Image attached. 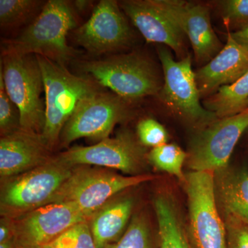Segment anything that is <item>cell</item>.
Returning <instances> with one entry per match:
<instances>
[{
    "mask_svg": "<svg viewBox=\"0 0 248 248\" xmlns=\"http://www.w3.org/2000/svg\"><path fill=\"white\" fill-rule=\"evenodd\" d=\"M187 197L189 232L196 248H228L224 221L217 207L215 172L191 171L183 181Z\"/></svg>",
    "mask_w": 248,
    "mask_h": 248,
    "instance_id": "7",
    "label": "cell"
},
{
    "mask_svg": "<svg viewBox=\"0 0 248 248\" xmlns=\"http://www.w3.org/2000/svg\"><path fill=\"white\" fill-rule=\"evenodd\" d=\"M221 8L227 29L240 31L248 27V0L223 1Z\"/></svg>",
    "mask_w": 248,
    "mask_h": 248,
    "instance_id": "28",
    "label": "cell"
},
{
    "mask_svg": "<svg viewBox=\"0 0 248 248\" xmlns=\"http://www.w3.org/2000/svg\"><path fill=\"white\" fill-rule=\"evenodd\" d=\"M89 219L69 204H46L12 218L14 242L18 248H42L72 226Z\"/></svg>",
    "mask_w": 248,
    "mask_h": 248,
    "instance_id": "12",
    "label": "cell"
},
{
    "mask_svg": "<svg viewBox=\"0 0 248 248\" xmlns=\"http://www.w3.org/2000/svg\"><path fill=\"white\" fill-rule=\"evenodd\" d=\"M119 4L147 42L163 44L183 55L184 34L155 0H125Z\"/></svg>",
    "mask_w": 248,
    "mask_h": 248,
    "instance_id": "16",
    "label": "cell"
},
{
    "mask_svg": "<svg viewBox=\"0 0 248 248\" xmlns=\"http://www.w3.org/2000/svg\"><path fill=\"white\" fill-rule=\"evenodd\" d=\"M1 68L6 92L19 110L21 129L42 135L46 104L41 96L45 84L37 57L3 52Z\"/></svg>",
    "mask_w": 248,
    "mask_h": 248,
    "instance_id": "6",
    "label": "cell"
},
{
    "mask_svg": "<svg viewBox=\"0 0 248 248\" xmlns=\"http://www.w3.org/2000/svg\"><path fill=\"white\" fill-rule=\"evenodd\" d=\"M128 102L102 90L85 99L62 130L60 145L66 147L81 138L101 141L108 138L117 124L130 115Z\"/></svg>",
    "mask_w": 248,
    "mask_h": 248,
    "instance_id": "10",
    "label": "cell"
},
{
    "mask_svg": "<svg viewBox=\"0 0 248 248\" xmlns=\"http://www.w3.org/2000/svg\"><path fill=\"white\" fill-rule=\"evenodd\" d=\"M55 155L40 134L22 129L1 136L0 175L14 177L46 164Z\"/></svg>",
    "mask_w": 248,
    "mask_h": 248,
    "instance_id": "15",
    "label": "cell"
},
{
    "mask_svg": "<svg viewBox=\"0 0 248 248\" xmlns=\"http://www.w3.org/2000/svg\"><path fill=\"white\" fill-rule=\"evenodd\" d=\"M43 248H97L90 229L89 221L72 226Z\"/></svg>",
    "mask_w": 248,
    "mask_h": 248,
    "instance_id": "25",
    "label": "cell"
},
{
    "mask_svg": "<svg viewBox=\"0 0 248 248\" xmlns=\"http://www.w3.org/2000/svg\"><path fill=\"white\" fill-rule=\"evenodd\" d=\"M36 57L45 84L46 120L42 135L53 151L60 144L63 127L79 104L101 89L89 77L71 73L66 65L41 55Z\"/></svg>",
    "mask_w": 248,
    "mask_h": 248,
    "instance_id": "2",
    "label": "cell"
},
{
    "mask_svg": "<svg viewBox=\"0 0 248 248\" xmlns=\"http://www.w3.org/2000/svg\"><path fill=\"white\" fill-rule=\"evenodd\" d=\"M248 128V108L199 129L190 141L187 166L192 171L214 172L228 167L235 146Z\"/></svg>",
    "mask_w": 248,
    "mask_h": 248,
    "instance_id": "9",
    "label": "cell"
},
{
    "mask_svg": "<svg viewBox=\"0 0 248 248\" xmlns=\"http://www.w3.org/2000/svg\"><path fill=\"white\" fill-rule=\"evenodd\" d=\"M104 248H153L151 227L146 217H134L122 237Z\"/></svg>",
    "mask_w": 248,
    "mask_h": 248,
    "instance_id": "23",
    "label": "cell"
},
{
    "mask_svg": "<svg viewBox=\"0 0 248 248\" xmlns=\"http://www.w3.org/2000/svg\"><path fill=\"white\" fill-rule=\"evenodd\" d=\"M187 155L174 143H166L153 148L147 155L148 161L159 170L169 173L184 181L183 166L187 159Z\"/></svg>",
    "mask_w": 248,
    "mask_h": 248,
    "instance_id": "22",
    "label": "cell"
},
{
    "mask_svg": "<svg viewBox=\"0 0 248 248\" xmlns=\"http://www.w3.org/2000/svg\"><path fill=\"white\" fill-rule=\"evenodd\" d=\"M158 54L164 74V84L160 91V97L170 110L198 129L218 119L201 104V94L190 55L176 61L166 48H159Z\"/></svg>",
    "mask_w": 248,
    "mask_h": 248,
    "instance_id": "8",
    "label": "cell"
},
{
    "mask_svg": "<svg viewBox=\"0 0 248 248\" xmlns=\"http://www.w3.org/2000/svg\"><path fill=\"white\" fill-rule=\"evenodd\" d=\"M41 1L35 0H1L0 24L1 27H14L24 22L33 14Z\"/></svg>",
    "mask_w": 248,
    "mask_h": 248,
    "instance_id": "24",
    "label": "cell"
},
{
    "mask_svg": "<svg viewBox=\"0 0 248 248\" xmlns=\"http://www.w3.org/2000/svg\"><path fill=\"white\" fill-rule=\"evenodd\" d=\"M155 210L159 226V248H191L180 214L172 197L155 198Z\"/></svg>",
    "mask_w": 248,
    "mask_h": 248,
    "instance_id": "20",
    "label": "cell"
},
{
    "mask_svg": "<svg viewBox=\"0 0 248 248\" xmlns=\"http://www.w3.org/2000/svg\"><path fill=\"white\" fill-rule=\"evenodd\" d=\"M79 66L98 85L108 88L127 102L155 95L162 88L154 65L139 54L80 62Z\"/></svg>",
    "mask_w": 248,
    "mask_h": 248,
    "instance_id": "3",
    "label": "cell"
},
{
    "mask_svg": "<svg viewBox=\"0 0 248 248\" xmlns=\"http://www.w3.org/2000/svg\"><path fill=\"white\" fill-rule=\"evenodd\" d=\"M74 34L77 43L94 55L121 50L133 40L128 20L114 0L99 1L89 20Z\"/></svg>",
    "mask_w": 248,
    "mask_h": 248,
    "instance_id": "13",
    "label": "cell"
},
{
    "mask_svg": "<svg viewBox=\"0 0 248 248\" xmlns=\"http://www.w3.org/2000/svg\"><path fill=\"white\" fill-rule=\"evenodd\" d=\"M231 34L235 40L241 45L248 47V27L240 31L231 32Z\"/></svg>",
    "mask_w": 248,
    "mask_h": 248,
    "instance_id": "31",
    "label": "cell"
},
{
    "mask_svg": "<svg viewBox=\"0 0 248 248\" xmlns=\"http://www.w3.org/2000/svg\"><path fill=\"white\" fill-rule=\"evenodd\" d=\"M137 134L142 146L153 148L166 144L169 140V134L164 125L154 119L140 121L137 126Z\"/></svg>",
    "mask_w": 248,
    "mask_h": 248,
    "instance_id": "27",
    "label": "cell"
},
{
    "mask_svg": "<svg viewBox=\"0 0 248 248\" xmlns=\"http://www.w3.org/2000/svg\"><path fill=\"white\" fill-rule=\"evenodd\" d=\"M190 40L196 61L208 63L223 48L207 6L182 0H155Z\"/></svg>",
    "mask_w": 248,
    "mask_h": 248,
    "instance_id": "14",
    "label": "cell"
},
{
    "mask_svg": "<svg viewBox=\"0 0 248 248\" xmlns=\"http://www.w3.org/2000/svg\"><path fill=\"white\" fill-rule=\"evenodd\" d=\"M68 166H95L138 175L144 166L145 150L133 134L122 131L90 146H75L56 155Z\"/></svg>",
    "mask_w": 248,
    "mask_h": 248,
    "instance_id": "11",
    "label": "cell"
},
{
    "mask_svg": "<svg viewBox=\"0 0 248 248\" xmlns=\"http://www.w3.org/2000/svg\"><path fill=\"white\" fill-rule=\"evenodd\" d=\"M155 178L151 174L124 176L107 169L76 166L48 203L69 204L90 218L114 196Z\"/></svg>",
    "mask_w": 248,
    "mask_h": 248,
    "instance_id": "4",
    "label": "cell"
},
{
    "mask_svg": "<svg viewBox=\"0 0 248 248\" xmlns=\"http://www.w3.org/2000/svg\"><path fill=\"white\" fill-rule=\"evenodd\" d=\"M247 108H248V107H247Z\"/></svg>",
    "mask_w": 248,
    "mask_h": 248,
    "instance_id": "33",
    "label": "cell"
},
{
    "mask_svg": "<svg viewBox=\"0 0 248 248\" xmlns=\"http://www.w3.org/2000/svg\"><path fill=\"white\" fill-rule=\"evenodd\" d=\"M133 201L130 198L111 200L89 220L90 229L97 248L117 242L126 231Z\"/></svg>",
    "mask_w": 248,
    "mask_h": 248,
    "instance_id": "19",
    "label": "cell"
},
{
    "mask_svg": "<svg viewBox=\"0 0 248 248\" xmlns=\"http://www.w3.org/2000/svg\"><path fill=\"white\" fill-rule=\"evenodd\" d=\"M76 167L55 155L46 164L4 179L0 195L1 217L17 218L48 204Z\"/></svg>",
    "mask_w": 248,
    "mask_h": 248,
    "instance_id": "5",
    "label": "cell"
},
{
    "mask_svg": "<svg viewBox=\"0 0 248 248\" xmlns=\"http://www.w3.org/2000/svg\"><path fill=\"white\" fill-rule=\"evenodd\" d=\"M14 240L12 218L1 217L0 221V244Z\"/></svg>",
    "mask_w": 248,
    "mask_h": 248,
    "instance_id": "30",
    "label": "cell"
},
{
    "mask_svg": "<svg viewBox=\"0 0 248 248\" xmlns=\"http://www.w3.org/2000/svg\"><path fill=\"white\" fill-rule=\"evenodd\" d=\"M227 31L226 45L195 73L201 97L212 95L222 86L233 84L248 71V47L235 40L231 31Z\"/></svg>",
    "mask_w": 248,
    "mask_h": 248,
    "instance_id": "17",
    "label": "cell"
},
{
    "mask_svg": "<svg viewBox=\"0 0 248 248\" xmlns=\"http://www.w3.org/2000/svg\"><path fill=\"white\" fill-rule=\"evenodd\" d=\"M77 23L75 10L68 1L50 0L20 35L4 42L3 52L41 55L66 65L78 53L68 45L66 40Z\"/></svg>",
    "mask_w": 248,
    "mask_h": 248,
    "instance_id": "1",
    "label": "cell"
},
{
    "mask_svg": "<svg viewBox=\"0 0 248 248\" xmlns=\"http://www.w3.org/2000/svg\"><path fill=\"white\" fill-rule=\"evenodd\" d=\"M0 248H18L15 244L14 240L8 241V242L4 243V244H0Z\"/></svg>",
    "mask_w": 248,
    "mask_h": 248,
    "instance_id": "32",
    "label": "cell"
},
{
    "mask_svg": "<svg viewBox=\"0 0 248 248\" xmlns=\"http://www.w3.org/2000/svg\"><path fill=\"white\" fill-rule=\"evenodd\" d=\"M228 248H248V225L234 217H225Z\"/></svg>",
    "mask_w": 248,
    "mask_h": 248,
    "instance_id": "29",
    "label": "cell"
},
{
    "mask_svg": "<svg viewBox=\"0 0 248 248\" xmlns=\"http://www.w3.org/2000/svg\"><path fill=\"white\" fill-rule=\"evenodd\" d=\"M248 71L234 83L222 86L203 101V107L218 118L236 115L247 109Z\"/></svg>",
    "mask_w": 248,
    "mask_h": 248,
    "instance_id": "21",
    "label": "cell"
},
{
    "mask_svg": "<svg viewBox=\"0 0 248 248\" xmlns=\"http://www.w3.org/2000/svg\"></svg>",
    "mask_w": 248,
    "mask_h": 248,
    "instance_id": "34",
    "label": "cell"
},
{
    "mask_svg": "<svg viewBox=\"0 0 248 248\" xmlns=\"http://www.w3.org/2000/svg\"><path fill=\"white\" fill-rule=\"evenodd\" d=\"M215 193L225 217L248 225V169L224 168L215 172Z\"/></svg>",
    "mask_w": 248,
    "mask_h": 248,
    "instance_id": "18",
    "label": "cell"
},
{
    "mask_svg": "<svg viewBox=\"0 0 248 248\" xmlns=\"http://www.w3.org/2000/svg\"><path fill=\"white\" fill-rule=\"evenodd\" d=\"M21 129L19 110L6 91L2 68L0 67V133L1 136Z\"/></svg>",
    "mask_w": 248,
    "mask_h": 248,
    "instance_id": "26",
    "label": "cell"
}]
</instances>
